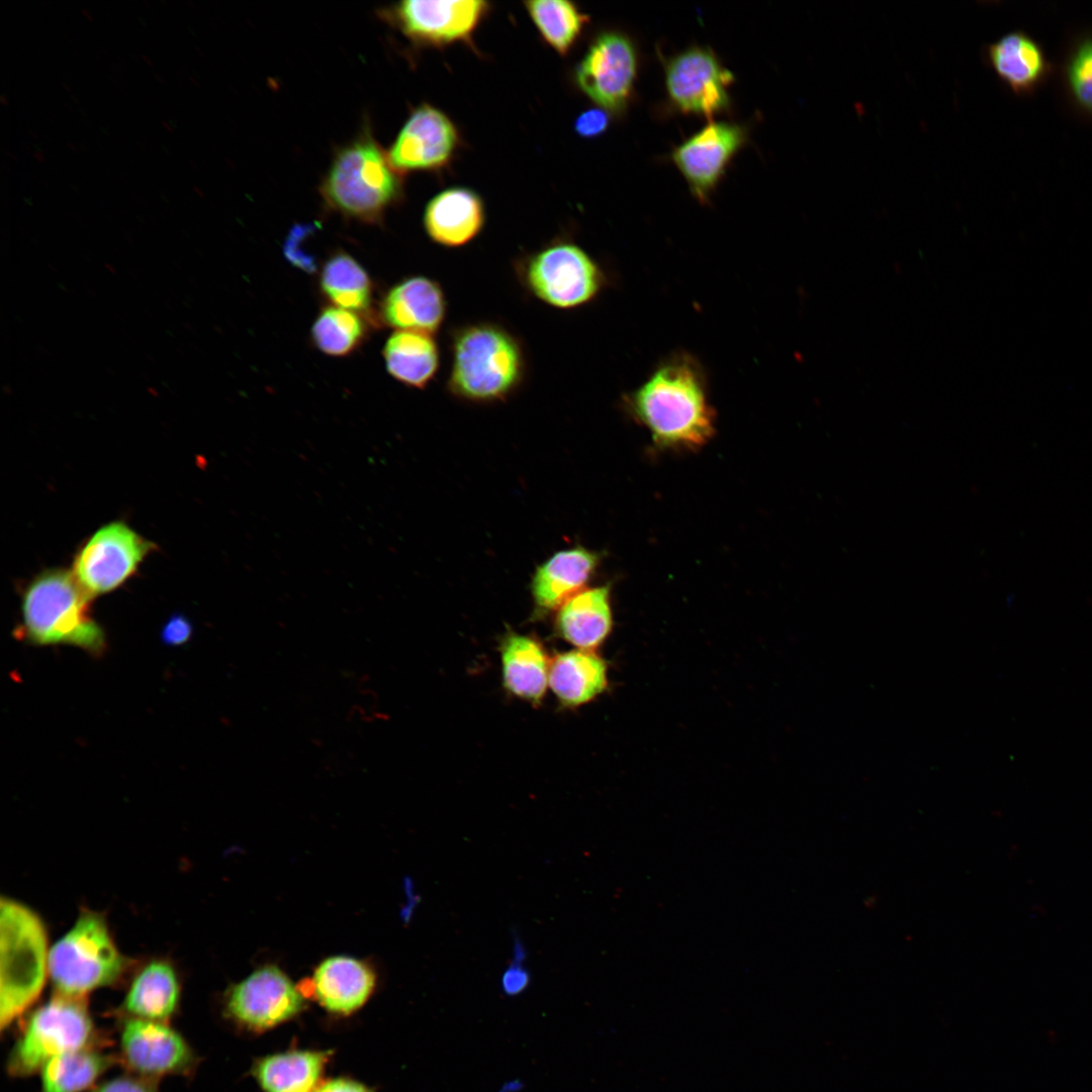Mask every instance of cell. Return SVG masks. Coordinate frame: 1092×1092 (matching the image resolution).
I'll use <instances>...</instances> for the list:
<instances>
[{"label": "cell", "instance_id": "1", "mask_svg": "<svg viewBox=\"0 0 1092 1092\" xmlns=\"http://www.w3.org/2000/svg\"><path fill=\"white\" fill-rule=\"evenodd\" d=\"M631 417L645 427L662 449H697L715 432L701 367L687 355L661 365L638 388L623 397Z\"/></svg>", "mask_w": 1092, "mask_h": 1092}, {"label": "cell", "instance_id": "2", "mask_svg": "<svg viewBox=\"0 0 1092 1092\" xmlns=\"http://www.w3.org/2000/svg\"><path fill=\"white\" fill-rule=\"evenodd\" d=\"M449 370L446 390L472 403L505 401L525 383L529 372L523 340L494 321H476L448 331Z\"/></svg>", "mask_w": 1092, "mask_h": 1092}, {"label": "cell", "instance_id": "3", "mask_svg": "<svg viewBox=\"0 0 1092 1092\" xmlns=\"http://www.w3.org/2000/svg\"><path fill=\"white\" fill-rule=\"evenodd\" d=\"M326 208L347 219L379 225L403 199V179L365 127L335 154L320 185Z\"/></svg>", "mask_w": 1092, "mask_h": 1092}, {"label": "cell", "instance_id": "4", "mask_svg": "<svg viewBox=\"0 0 1092 1092\" xmlns=\"http://www.w3.org/2000/svg\"><path fill=\"white\" fill-rule=\"evenodd\" d=\"M91 599L72 572L42 571L23 590L22 638L35 645L66 644L102 654L105 634L90 614Z\"/></svg>", "mask_w": 1092, "mask_h": 1092}, {"label": "cell", "instance_id": "5", "mask_svg": "<svg viewBox=\"0 0 1092 1092\" xmlns=\"http://www.w3.org/2000/svg\"><path fill=\"white\" fill-rule=\"evenodd\" d=\"M46 925L31 908L11 898L0 903V1028L30 1009L49 978Z\"/></svg>", "mask_w": 1092, "mask_h": 1092}, {"label": "cell", "instance_id": "6", "mask_svg": "<svg viewBox=\"0 0 1092 1092\" xmlns=\"http://www.w3.org/2000/svg\"><path fill=\"white\" fill-rule=\"evenodd\" d=\"M513 270L528 296L560 310L589 304L608 283L599 262L566 237L520 254L513 261Z\"/></svg>", "mask_w": 1092, "mask_h": 1092}, {"label": "cell", "instance_id": "7", "mask_svg": "<svg viewBox=\"0 0 1092 1092\" xmlns=\"http://www.w3.org/2000/svg\"><path fill=\"white\" fill-rule=\"evenodd\" d=\"M128 968L103 914L83 910L50 949L49 978L55 993L86 998L116 984Z\"/></svg>", "mask_w": 1092, "mask_h": 1092}, {"label": "cell", "instance_id": "8", "mask_svg": "<svg viewBox=\"0 0 1092 1092\" xmlns=\"http://www.w3.org/2000/svg\"><path fill=\"white\" fill-rule=\"evenodd\" d=\"M98 1033L87 998L55 993L29 1014L7 1059L8 1074L24 1078L38 1074L50 1060L76 1050L96 1046Z\"/></svg>", "mask_w": 1092, "mask_h": 1092}, {"label": "cell", "instance_id": "9", "mask_svg": "<svg viewBox=\"0 0 1092 1092\" xmlns=\"http://www.w3.org/2000/svg\"><path fill=\"white\" fill-rule=\"evenodd\" d=\"M155 545L123 522L98 529L77 552L72 573L91 598L130 578Z\"/></svg>", "mask_w": 1092, "mask_h": 1092}, {"label": "cell", "instance_id": "10", "mask_svg": "<svg viewBox=\"0 0 1092 1092\" xmlns=\"http://www.w3.org/2000/svg\"><path fill=\"white\" fill-rule=\"evenodd\" d=\"M118 1061L128 1073L159 1081L190 1075L197 1056L170 1022L123 1017L119 1029Z\"/></svg>", "mask_w": 1092, "mask_h": 1092}, {"label": "cell", "instance_id": "11", "mask_svg": "<svg viewBox=\"0 0 1092 1092\" xmlns=\"http://www.w3.org/2000/svg\"><path fill=\"white\" fill-rule=\"evenodd\" d=\"M489 10L481 0H406L379 16L417 44L443 47L468 40Z\"/></svg>", "mask_w": 1092, "mask_h": 1092}, {"label": "cell", "instance_id": "12", "mask_svg": "<svg viewBox=\"0 0 1092 1092\" xmlns=\"http://www.w3.org/2000/svg\"><path fill=\"white\" fill-rule=\"evenodd\" d=\"M637 65L630 38L622 32L604 31L593 39L577 64L575 83L598 107L620 113L632 95Z\"/></svg>", "mask_w": 1092, "mask_h": 1092}, {"label": "cell", "instance_id": "13", "mask_svg": "<svg viewBox=\"0 0 1092 1092\" xmlns=\"http://www.w3.org/2000/svg\"><path fill=\"white\" fill-rule=\"evenodd\" d=\"M305 1008L304 996L278 967L259 968L229 989L224 998L226 1016L253 1031L278 1026Z\"/></svg>", "mask_w": 1092, "mask_h": 1092}, {"label": "cell", "instance_id": "14", "mask_svg": "<svg viewBox=\"0 0 1092 1092\" xmlns=\"http://www.w3.org/2000/svg\"><path fill=\"white\" fill-rule=\"evenodd\" d=\"M733 80L732 73L709 48H690L665 65L668 99L673 107L687 114L713 117L726 110Z\"/></svg>", "mask_w": 1092, "mask_h": 1092}, {"label": "cell", "instance_id": "15", "mask_svg": "<svg viewBox=\"0 0 1092 1092\" xmlns=\"http://www.w3.org/2000/svg\"><path fill=\"white\" fill-rule=\"evenodd\" d=\"M458 146L459 134L452 120L425 103L411 112L386 154L392 168L403 176L444 168Z\"/></svg>", "mask_w": 1092, "mask_h": 1092}, {"label": "cell", "instance_id": "16", "mask_svg": "<svg viewBox=\"0 0 1092 1092\" xmlns=\"http://www.w3.org/2000/svg\"><path fill=\"white\" fill-rule=\"evenodd\" d=\"M745 141L743 126L712 121L674 148L671 159L699 201H707Z\"/></svg>", "mask_w": 1092, "mask_h": 1092}, {"label": "cell", "instance_id": "17", "mask_svg": "<svg viewBox=\"0 0 1092 1092\" xmlns=\"http://www.w3.org/2000/svg\"><path fill=\"white\" fill-rule=\"evenodd\" d=\"M442 285L426 275H410L389 286L376 305L379 327L435 335L447 317Z\"/></svg>", "mask_w": 1092, "mask_h": 1092}, {"label": "cell", "instance_id": "18", "mask_svg": "<svg viewBox=\"0 0 1092 1092\" xmlns=\"http://www.w3.org/2000/svg\"><path fill=\"white\" fill-rule=\"evenodd\" d=\"M375 983V974L367 964L335 956L323 961L313 977L298 988L304 997H313L327 1011L347 1016L368 1001Z\"/></svg>", "mask_w": 1092, "mask_h": 1092}, {"label": "cell", "instance_id": "19", "mask_svg": "<svg viewBox=\"0 0 1092 1092\" xmlns=\"http://www.w3.org/2000/svg\"><path fill=\"white\" fill-rule=\"evenodd\" d=\"M481 197L466 187L445 189L427 203L423 225L428 238L447 249H459L474 241L485 224Z\"/></svg>", "mask_w": 1092, "mask_h": 1092}, {"label": "cell", "instance_id": "20", "mask_svg": "<svg viewBox=\"0 0 1092 1092\" xmlns=\"http://www.w3.org/2000/svg\"><path fill=\"white\" fill-rule=\"evenodd\" d=\"M600 553L583 546L559 550L538 565L530 588L539 613L557 609L586 584L600 564Z\"/></svg>", "mask_w": 1092, "mask_h": 1092}, {"label": "cell", "instance_id": "21", "mask_svg": "<svg viewBox=\"0 0 1092 1092\" xmlns=\"http://www.w3.org/2000/svg\"><path fill=\"white\" fill-rule=\"evenodd\" d=\"M181 985L171 963L158 959L132 977L120 1006L122 1017L170 1022L178 1011Z\"/></svg>", "mask_w": 1092, "mask_h": 1092}, {"label": "cell", "instance_id": "22", "mask_svg": "<svg viewBox=\"0 0 1092 1092\" xmlns=\"http://www.w3.org/2000/svg\"><path fill=\"white\" fill-rule=\"evenodd\" d=\"M317 291L324 304L350 309L370 317L378 327L375 283L366 268L350 253L333 251L317 273Z\"/></svg>", "mask_w": 1092, "mask_h": 1092}, {"label": "cell", "instance_id": "23", "mask_svg": "<svg viewBox=\"0 0 1092 1092\" xmlns=\"http://www.w3.org/2000/svg\"><path fill=\"white\" fill-rule=\"evenodd\" d=\"M610 585L585 587L564 602L555 617L558 635L576 649L593 650L613 626Z\"/></svg>", "mask_w": 1092, "mask_h": 1092}, {"label": "cell", "instance_id": "24", "mask_svg": "<svg viewBox=\"0 0 1092 1092\" xmlns=\"http://www.w3.org/2000/svg\"><path fill=\"white\" fill-rule=\"evenodd\" d=\"M550 662L535 638L508 632L500 644L503 684L513 696L540 704L549 686Z\"/></svg>", "mask_w": 1092, "mask_h": 1092}, {"label": "cell", "instance_id": "25", "mask_svg": "<svg viewBox=\"0 0 1092 1092\" xmlns=\"http://www.w3.org/2000/svg\"><path fill=\"white\" fill-rule=\"evenodd\" d=\"M387 373L410 388L425 389L435 379L441 365V351L435 335L393 331L383 347Z\"/></svg>", "mask_w": 1092, "mask_h": 1092}, {"label": "cell", "instance_id": "26", "mask_svg": "<svg viewBox=\"0 0 1092 1092\" xmlns=\"http://www.w3.org/2000/svg\"><path fill=\"white\" fill-rule=\"evenodd\" d=\"M987 56L998 77L1017 94L1033 91L1050 71L1042 49L1023 31L1004 34L989 44Z\"/></svg>", "mask_w": 1092, "mask_h": 1092}, {"label": "cell", "instance_id": "27", "mask_svg": "<svg viewBox=\"0 0 1092 1092\" xmlns=\"http://www.w3.org/2000/svg\"><path fill=\"white\" fill-rule=\"evenodd\" d=\"M607 685V664L593 650L573 649L551 659L549 687L566 707H578L593 701Z\"/></svg>", "mask_w": 1092, "mask_h": 1092}, {"label": "cell", "instance_id": "28", "mask_svg": "<svg viewBox=\"0 0 1092 1092\" xmlns=\"http://www.w3.org/2000/svg\"><path fill=\"white\" fill-rule=\"evenodd\" d=\"M332 1051H288L257 1060L252 1075L264 1092H314Z\"/></svg>", "mask_w": 1092, "mask_h": 1092}, {"label": "cell", "instance_id": "29", "mask_svg": "<svg viewBox=\"0 0 1092 1092\" xmlns=\"http://www.w3.org/2000/svg\"><path fill=\"white\" fill-rule=\"evenodd\" d=\"M117 1055L89 1046L60 1055L39 1071L40 1092H86L116 1063Z\"/></svg>", "mask_w": 1092, "mask_h": 1092}, {"label": "cell", "instance_id": "30", "mask_svg": "<svg viewBox=\"0 0 1092 1092\" xmlns=\"http://www.w3.org/2000/svg\"><path fill=\"white\" fill-rule=\"evenodd\" d=\"M376 324L362 313L324 304L310 330L311 345L330 357H348L369 339Z\"/></svg>", "mask_w": 1092, "mask_h": 1092}, {"label": "cell", "instance_id": "31", "mask_svg": "<svg viewBox=\"0 0 1092 1092\" xmlns=\"http://www.w3.org/2000/svg\"><path fill=\"white\" fill-rule=\"evenodd\" d=\"M525 7L543 40L561 56L573 48L588 21L575 4L565 0L527 1Z\"/></svg>", "mask_w": 1092, "mask_h": 1092}, {"label": "cell", "instance_id": "32", "mask_svg": "<svg viewBox=\"0 0 1092 1092\" xmlns=\"http://www.w3.org/2000/svg\"><path fill=\"white\" fill-rule=\"evenodd\" d=\"M1067 78L1077 103L1092 112V38L1081 41L1071 55Z\"/></svg>", "mask_w": 1092, "mask_h": 1092}, {"label": "cell", "instance_id": "33", "mask_svg": "<svg viewBox=\"0 0 1092 1092\" xmlns=\"http://www.w3.org/2000/svg\"><path fill=\"white\" fill-rule=\"evenodd\" d=\"M317 229L316 223H298L293 225L284 242L283 254L293 266L306 273L316 271L317 264L313 254L306 250L305 243Z\"/></svg>", "mask_w": 1092, "mask_h": 1092}, {"label": "cell", "instance_id": "34", "mask_svg": "<svg viewBox=\"0 0 1092 1092\" xmlns=\"http://www.w3.org/2000/svg\"><path fill=\"white\" fill-rule=\"evenodd\" d=\"M157 1083L127 1072L98 1083L88 1092H159Z\"/></svg>", "mask_w": 1092, "mask_h": 1092}, {"label": "cell", "instance_id": "35", "mask_svg": "<svg viewBox=\"0 0 1092 1092\" xmlns=\"http://www.w3.org/2000/svg\"><path fill=\"white\" fill-rule=\"evenodd\" d=\"M609 123V111L595 107L584 110L576 117L574 129L582 138H597L607 130Z\"/></svg>", "mask_w": 1092, "mask_h": 1092}, {"label": "cell", "instance_id": "36", "mask_svg": "<svg viewBox=\"0 0 1092 1092\" xmlns=\"http://www.w3.org/2000/svg\"><path fill=\"white\" fill-rule=\"evenodd\" d=\"M531 982L530 973L522 966V963L513 962L502 976L500 986L503 993L509 997L522 994Z\"/></svg>", "mask_w": 1092, "mask_h": 1092}, {"label": "cell", "instance_id": "37", "mask_svg": "<svg viewBox=\"0 0 1092 1092\" xmlns=\"http://www.w3.org/2000/svg\"><path fill=\"white\" fill-rule=\"evenodd\" d=\"M191 633L190 622L182 615H175L164 626L162 639L168 645H180L190 638Z\"/></svg>", "mask_w": 1092, "mask_h": 1092}, {"label": "cell", "instance_id": "38", "mask_svg": "<svg viewBox=\"0 0 1092 1092\" xmlns=\"http://www.w3.org/2000/svg\"><path fill=\"white\" fill-rule=\"evenodd\" d=\"M314 1092H373L366 1085L350 1078H333L321 1082Z\"/></svg>", "mask_w": 1092, "mask_h": 1092}, {"label": "cell", "instance_id": "39", "mask_svg": "<svg viewBox=\"0 0 1092 1092\" xmlns=\"http://www.w3.org/2000/svg\"><path fill=\"white\" fill-rule=\"evenodd\" d=\"M523 1087V1083L519 1080L511 1081L505 1084L499 1092H518Z\"/></svg>", "mask_w": 1092, "mask_h": 1092}, {"label": "cell", "instance_id": "40", "mask_svg": "<svg viewBox=\"0 0 1092 1092\" xmlns=\"http://www.w3.org/2000/svg\"><path fill=\"white\" fill-rule=\"evenodd\" d=\"M33 156H34V158H36V159H37V160H38L39 162H43V160H44V159H43V156H42V154H41V153H39V152H35V153L33 154Z\"/></svg>", "mask_w": 1092, "mask_h": 1092}, {"label": "cell", "instance_id": "41", "mask_svg": "<svg viewBox=\"0 0 1092 1092\" xmlns=\"http://www.w3.org/2000/svg\"><path fill=\"white\" fill-rule=\"evenodd\" d=\"M82 12L88 19L92 20V14L90 12L86 11L84 8H82Z\"/></svg>", "mask_w": 1092, "mask_h": 1092}, {"label": "cell", "instance_id": "42", "mask_svg": "<svg viewBox=\"0 0 1092 1092\" xmlns=\"http://www.w3.org/2000/svg\"><path fill=\"white\" fill-rule=\"evenodd\" d=\"M0 100H1V103H2L3 105H7L8 101H7V99H6V96H5V95H3V94H2V95L0 96Z\"/></svg>", "mask_w": 1092, "mask_h": 1092}, {"label": "cell", "instance_id": "43", "mask_svg": "<svg viewBox=\"0 0 1092 1092\" xmlns=\"http://www.w3.org/2000/svg\"><path fill=\"white\" fill-rule=\"evenodd\" d=\"M162 123L169 131H171V132L173 131L171 125H169L166 121H162Z\"/></svg>", "mask_w": 1092, "mask_h": 1092}, {"label": "cell", "instance_id": "44", "mask_svg": "<svg viewBox=\"0 0 1092 1092\" xmlns=\"http://www.w3.org/2000/svg\"><path fill=\"white\" fill-rule=\"evenodd\" d=\"M142 57H143V59H144L145 61H147V62H148V64H149V65H152L151 61H150V60H149V59L147 58V56H145V55H142Z\"/></svg>", "mask_w": 1092, "mask_h": 1092}]
</instances>
